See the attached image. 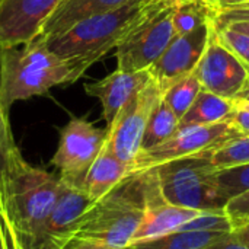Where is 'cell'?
I'll return each mask as SVG.
<instances>
[{
    "label": "cell",
    "mask_w": 249,
    "mask_h": 249,
    "mask_svg": "<svg viewBox=\"0 0 249 249\" xmlns=\"http://www.w3.org/2000/svg\"><path fill=\"white\" fill-rule=\"evenodd\" d=\"M150 175V169L136 171L101 200L93 201L83 213L71 242L102 249L130 247L146 212Z\"/></svg>",
    "instance_id": "6da1fadb"
},
{
    "label": "cell",
    "mask_w": 249,
    "mask_h": 249,
    "mask_svg": "<svg viewBox=\"0 0 249 249\" xmlns=\"http://www.w3.org/2000/svg\"><path fill=\"white\" fill-rule=\"evenodd\" d=\"M83 74L38 38L23 45L0 48V104L9 112L15 102L44 95L54 86L74 83Z\"/></svg>",
    "instance_id": "7a4b0ae2"
},
{
    "label": "cell",
    "mask_w": 249,
    "mask_h": 249,
    "mask_svg": "<svg viewBox=\"0 0 249 249\" xmlns=\"http://www.w3.org/2000/svg\"><path fill=\"white\" fill-rule=\"evenodd\" d=\"M169 1L177 0H137L124 4L74 25L45 44L54 54L73 63L85 73L109 50L117 48L150 12Z\"/></svg>",
    "instance_id": "3957f363"
},
{
    "label": "cell",
    "mask_w": 249,
    "mask_h": 249,
    "mask_svg": "<svg viewBox=\"0 0 249 249\" xmlns=\"http://www.w3.org/2000/svg\"><path fill=\"white\" fill-rule=\"evenodd\" d=\"M61 191L60 177L25 162L10 179L1 206L20 238L32 235L48 217Z\"/></svg>",
    "instance_id": "277c9868"
},
{
    "label": "cell",
    "mask_w": 249,
    "mask_h": 249,
    "mask_svg": "<svg viewBox=\"0 0 249 249\" xmlns=\"http://www.w3.org/2000/svg\"><path fill=\"white\" fill-rule=\"evenodd\" d=\"M210 152L169 160L153 168L165 201L198 212H223L225 203L213 185L214 169L209 160Z\"/></svg>",
    "instance_id": "5b68a950"
},
{
    "label": "cell",
    "mask_w": 249,
    "mask_h": 249,
    "mask_svg": "<svg viewBox=\"0 0 249 249\" xmlns=\"http://www.w3.org/2000/svg\"><path fill=\"white\" fill-rule=\"evenodd\" d=\"M177 4L169 1L150 12L117 45L118 70H147L163 54L175 36L172 16Z\"/></svg>",
    "instance_id": "8992f818"
},
{
    "label": "cell",
    "mask_w": 249,
    "mask_h": 249,
    "mask_svg": "<svg viewBox=\"0 0 249 249\" xmlns=\"http://www.w3.org/2000/svg\"><path fill=\"white\" fill-rule=\"evenodd\" d=\"M108 128H98L83 117H73L60 128V142L51 159L60 181L77 188L80 179L107 144Z\"/></svg>",
    "instance_id": "52a82bcc"
},
{
    "label": "cell",
    "mask_w": 249,
    "mask_h": 249,
    "mask_svg": "<svg viewBox=\"0 0 249 249\" xmlns=\"http://www.w3.org/2000/svg\"><path fill=\"white\" fill-rule=\"evenodd\" d=\"M241 134L242 131L231 120L207 125L177 128V131L163 143L140 152L133 165V171H144L169 160L210 152Z\"/></svg>",
    "instance_id": "ba28073f"
},
{
    "label": "cell",
    "mask_w": 249,
    "mask_h": 249,
    "mask_svg": "<svg viewBox=\"0 0 249 249\" xmlns=\"http://www.w3.org/2000/svg\"><path fill=\"white\" fill-rule=\"evenodd\" d=\"M163 92L158 83L150 79L117 114L114 121L107 127L108 149L123 162L134 165L140 150L143 134L149 117L158 102L162 99Z\"/></svg>",
    "instance_id": "9c48e42d"
},
{
    "label": "cell",
    "mask_w": 249,
    "mask_h": 249,
    "mask_svg": "<svg viewBox=\"0 0 249 249\" xmlns=\"http://www.w3.org/2000/svg\"><path fill=\"white\" fill-rule=\"evenodd\" d=\"M93 201L80 190L61 182V191L48 217L29 236L20 238L25 249H67L83 213Z\"/></svg>",
    "instance_id": "30bf717a"
},
{
    "label": "cell",
    "mask_w": 249,
    "mask_h": 249,
    "mask_svg": "<svg viewBox=\"0 0 249 249\" xmlns=\"http://www.w3.org/2000/svg\"><path fill=\"white\" fill-rule=\"evenodd\" d=\"M194 73L204 90L231 101L249 80V69L219 41L214 28Z\"/></svg>",
    "instance_id": "8fae6325"
},
{
    "label": "cell",
    "mask_w": 249,
    "mask_h": 249,
    "mask_svg": "<svg viewBox=\"0 0 249 249\" xmlns=\"http://www.w3.org/2000/svg\"><path fill=\"white\" fill-rule=\"evenodd\" d=\"M213 28L214 22L209 20L188 34L175 35L163 54L147 69L162 92L194 71L207 47Z\"/></svg>",
    "instance_id": "7c38bea8"
},
{
    "label": "cell",
    "mask_w": 249,
    "mask_h": 249,
    "mask_svg": "<svg viewBox=\"0 0 249 249\" xmlns=\"http://www.w3.org/2000/svg\"><path fill=\"white\" fill-rule=\"evenodd\" d=\"M61 0H1L0 48L34 41Z\"/></svg>",
    "instance_id": "4fadbf2b"
},
{
    "label": "cell",
    "mask_w": 249,
    "mask_h": 249,
    "mask_svg": "<svg viewBox=\"0 0 249 249\" xmlns=\"http://www.w3.org/2000/svg\"><path fill=\"white\" fill-rule=\"evenodd\" d=\"M150 171H152V175H150V182L147 188L146 212L130 245L172 233L201 213L198 210L178 207L165 201L163 197L160 196L153 168H150Z\"/></svg>",
    "instance_id": "5bb4252c"
},
{
    "label": "cell",
    "mask_w": 249,
    "mask_h": 249,
    "mask_svg": "<svg viewBox=\"0 0 249 249\" xmlns=\"http://www.w3.org/2000/svg\"><path fill=\"white\" fill-rule=\"evenodd\" d=\"M152 79L149 70L112 71L107 77L85 85V92L89 96L99 99L102 105V115L107 121V127L114 121L120 109Z\"/></svg>",
    "instance_id": "9a60e30c"
},
{
    "label": "cell",
    "mask_w": 249,
    "mask_h": 249,
    "mask_svg": "<svg viewBox=\"0 0 249 249\" xmlns=\"http://www.w3.org/2000/svg\"><path fill=\"white\" fill-rule=\"evenodd\" d=\"M137 0H61L36 36L48 41L60 36L74 25L101 13L111 12Z\"/></svg>",
    "instance_id": "2e32d148"
},
{
    "label": "cell",
    "mask_w": 249,
    "mask_h": 249,
    "mask_svg": "<svg viewBox=\"0 0 249 249\" xmlns=\"http://www.w3.org/2000/svg\"><path fill=\"white\" fill-rule=\"evenodd\" d=\"M133 172V166L120 160L105 144L99 156L80 179L77 190L85 193L92 201H98Z\"/></svg>",
    "instance_id": "e0dca14e"
},
{
    "label": "cell",
    "mask_w": 249,
    "mask_h": 249,
    "mask_svg": "<svg viewBox=\"0 0 249 249\" xmlns=\"http://www.w3.org/2000/svg\"><path fill=\"white\" fill-rule=\"evenodd\" d=\"M233 109H235L233 101L225 99L222 96H217L212 92L201 89L191 108L179 120L178 128L207 125V124H214L229 120Z\"/></svg>",
    "instance_id": "ac0fdd59"
},
{
    "label": "cell",
    "mask_w": 249,
    "mask_h": 249,
    "mask_svg": "<svg viewBox=\"0 0 249 249\" xmlns=\"http://www.w3.org/2000/svg\"><path fill=\"white\" fill-rule=\"evenodd\" d=\"M26 160L22 158L12 133L9 112L0 104V201L4 197L6 188L13 175L22 168Z\"/></svg>",
    "instance_id": "d6986e66"
},
{
    "label": "cell",
    "mask_w": 249,
    "mask_h": 249,
    "mask_svg": "<svg viewBox=\"0 0 249 249\" xmlns=\"http://www.w3.org/2000/svg\"><path fill=\"white\" fill-rule=\"evenodd\" d=\"M231 233L226 232H190L177 231L150 241L130 245L134 249H203Z\"/></svg>",
    "instance_id": "ffe728a7"
},
{
    "label": "cell",
    "mask_w": 249,
    "mask_h": 249,
    "mask_svg": "<svg viewBox=\"0 0 249 249\" xmlns=\"http://www.w3.org/2000/svg\"><path fill=\"white\" fill-rule=\"evenodd\" d=\"M179 120L174 114V111L169 108V105L163 101V98L158 102L155 109L152 111L144 134L142 142V150H149L165 140H168L178 128Z\"/></svg>",
    "instance_id": "44dd1931"
},
{
    "label": "cell",
    "mask_w": 249,
    "mask_h": 249,
    "mask_svg": "<svg viewBox=\"0 0 249 249\" xmlns=\"http://www.w3.org/2000/svg\"><path fill=\"white\" fill-rule=\"evenodd\" d=\"M214 6L204 0H188L178 3L174 10L172 23L175 35H184L200 25L213 20Z\"/></svg>",
    "instance_id": "7402d4cb"
},
{
    "label": "cell",
    "mask_w": 249,
    "mask_h": 249,
    "mask_svg": "<svg viewBox=\"0 0 249 249\" xmlns=\"http://www.w3.org/2000/svg\"><path fill=\"white\" fill-rule=\"evenodd\" d=\"M213 185L226 206L232 198L249 191V163L213 171Z\"/></svg>",
    "instance_id": "603a6c76"
},
{
    "label": "cell",
    "mask_w": 249,
    "mask_h": 249,
    "mask_svg": "<svg viewBox=\"0 0 249 249\" xmlns=\"http://www.w3.org/2000/svg\"><path fill=\"white\" fill-rule=\"evenodd\" d=\"M201 85L196 76V73H190L188 76L182 77L172 86H169L163 92V101L169 105L178 120H181L185 112L191 108L196 98L201 92Z\"/></svg>",
    "instance_id": "cb8c5ba5"
},
{
    "label": "cell",
    "mask_w": 249,
    "mask_h": 249,
    "mask_svg": "<svg viewBox=\"0 0 249 249\" xmlns=\"http://www.w3.org/2000/svg\"><path fill=\"white\" fill-rule=\"evenodd\" d=\"M209 160L214 171L249 163V133H242L213 149L209 153Z\"/></svg>",
    "instance_id": "d4e9b609"
},
{
    "label": "cell",
    "mask_w": 249,
    "mask_h": 249,
    "mask_svg": "<svg viewBox=\"0 0 249 249\" xmlns=\"http://www.w3.org/2000/svg\"><path fill=\"white\" fill-rule=\"evenodd\" d=\"M178 231L190 232H226L232 233V225L225 212H201L198 216L182 225ZM177 232V231H175Z\"/></svg>",
    "instance_id": "484cf974"
},
{
    "label": "cell",
    "mask_w": 249,
    "mask_h": 249,
    "mask_svg": "<svg viewBox=\"0 0 249 249\" xmlns=\"http://www.w3.org/2000/svg\"><path fill=\"white\" fill-rule=\"evenodd\" d=\"M216 35L219 41L231 50L247 67L249 69V35L239 32L229 26H216L214 25Z\"/></svg>",
    "instance_id": "4316f807"
},
{
    "label": "cell",
    "mask_w": 249,
    "mask_h": 249,
    "mask_svg": "<svg viewBox=\"0 0 249 249\" xmlns=\"http://www.w3.org/2000/svg\"><path fill=\"white\" fill-rule=\"evenodd\" d=\"M225 214L228 216L232 231H239L249 225V191L232 198L226 203L223 209Z\"/></svg>",
    "instance_id": "83f0119b"
},
{
    "label": "cell",
    "mask_w": 249,
    "mask_h": 249,
    "mask_svg": "<svg viewBox=\"0 0 249 249\" xmlns=\"http://www.w3.org/2000/svg\"><path fill=\"white\" fill-rule=\"evenodd\" d=\"M238 20H249V1L214 7L213 22L216 26H222V25L238 22Z\"/></svg>",
    "instance_id": "f1b7e54d"
},
{
    "label": "cell",
    "mask_w": 249,
    "mask_h": 249,
    "mask_svg": "<svg viewBox=\"0 0 249 249\" xmlns=\"http://www.w3.org/2000/svg\"><path fill=\"white\" fill-rule=\"evenodd\" d=\"M0 249H25L0 201Z\"/></svg>",
    "instance_id": "f546056e"
},
{
    "label": "cell",
    "mask_w": 249,
    "mask_h": 249,
    "mask_svg": "<svg viewBox=\"0 0 249 249\" xmlns=\"http://www.w3.org/2000/svg\"><path fill=\"white\" fill-rule=\"evenodd\" d=\"M203 249H249L244 242H241L233 233H231V235H228L226 238H223V239H220V241H217V242H214V244H212V245H209V247H206V248Z\"/></svg>",
    "instance_id": "4dcf8cb0"
},
{
    "label": "cell",
    "mask_w": 249,
    "mask_h": 249,
    "mask_svg": "<svg viewBox=\"0 0 249 249\" xmlns=\"http://www.w3.org/2000/svg\"><path fill=\"white\" fill-rule=\"evenodd\" d=\"M229 120H231L242 133H249V111L242 109V108H235L233 112L231 114Z\"/></svg>",
    "instance_id": "1f68e13d"
},
{
    "label": "cell",
    "mask_w": 249,
    "mask_h": 249,
    "mask_svg": "<svg viewBox=\"0 0 249 249\" xmlns=\"http://www.w3.org/2000/svg\"><path fill=\"white\" fill-rule=\"evenodd\" d=\"M222 26H229V28H233L239 32H244V34H248L249 35V20H238V22H231V23H226V25H222Z\"/></svg>",
    "instance_id": "d6a6232c"
},
{
    "label": "cell",
    "mask_w": 249,
    "mask_h": 249,
    "mask_svg": "<svg viewBox=\"0 0 249 249\" xmlns=\"http://www.w3.org/2000/svg\"><path fill=\"white\" fill-rule=\"evenodd\" d=\"M232 233L249 248V225L248 226H245V228H242V229H239V231L232 232Z\"/></svg>",
    "instance_id": "836d02e7"
},
{
    "label": "cell",
    "mask_w": 249,
    "mask_h": 249,
    "mask_svg": "<svg viewBox=\"0 0 249 249\" xmlns=\"http://www.w3.org/2000/svg\"><path fill=\"white\" fill-rule=\"evenodd\" d=\"M233 101H238V102H249V80L248 83L245 85V88L238 93V96Z\"/></svg>",
    "instance_id": "e575fe53"
},
{
    "label": "cell",
    "mask_w": 249,
    "mask_h": 249,
    "mask_svg": "<svg viewBox=\"0 0 249 249\" xmlns=\"http://www.w3.org/2000/svg\"><path fill=\"white\" fill-rule=\"evenodd\" d=\"M249 0H216L214 7L216 6H225V4H238V3H247Z\"/></svg>",
    "instance_id": "d590c367"
},
{
    "label": "cell",
    "mask_w": 249,
    "mask_h": 249,
    "mask_svg": "<svg viewBox=\"0 0 249 249\" xmlns=\"http://www.w3.org/2000/svg\"><path fill=\"white\" fill-rule=\"evenodd\" d=\"M204 1H207V3H210V4H213V6H214V3H216V0H204Z\"/></svg>",
    "instance_id": "8d00e7d4"
},
{
    "label": "cell",
    "mask_w": 249,
    "mask_h": 249,
    "mask_svg": "<svg viewBox=\"0 0 249 249\" xmlns=\"http://www.w3.org/2000/svg\"><path fill=\"white\" fill-rule=\"evenodd\" d=\"M178 3H182V1H188V0H177Z\"/></svg>",
    "instance_id": "74e56055"
},
{
    "label": "cell",
    "mask_w": 249,
    "mask_h": 249,
    "mask_svg": "<svg viewBox=\"0 0 249 249\" xmlns=\"http://www.w3.org/2000/svg\"><path fill=\"white\" fill-rule=\"evenodd\" d=\"M123 249H134V248H131V247H125V248H123Z\"/></svg>",
    "instance_id": "f35d334b"
},
{
    "label": "cell",
    "mask_w": 249,
    "mask_h": 249,
    "mask_svg": "<svg viewBox=\"0 0 249 249\" xmlns=\"http://www.w3.org/2000/svg\"><path fill=\"white\" fill-rule=\"evenodd\" d=\"M0 1H1V0H0Z\"/></svg>",
    "instance_id": "ab89813d"
}]
</instances>
